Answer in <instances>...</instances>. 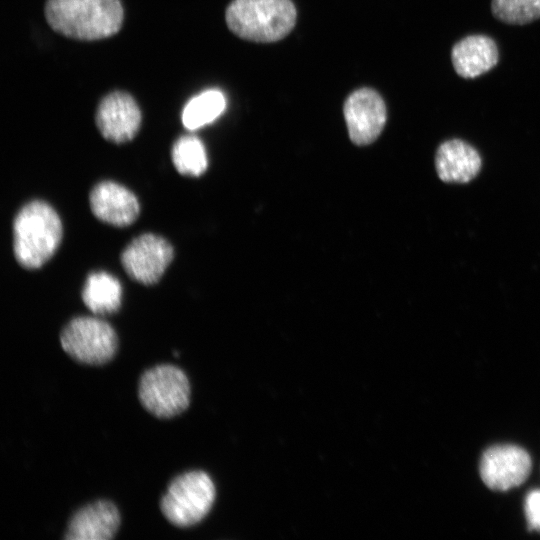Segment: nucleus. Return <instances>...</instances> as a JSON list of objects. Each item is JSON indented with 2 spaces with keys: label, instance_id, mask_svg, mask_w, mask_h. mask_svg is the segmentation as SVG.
I'll list each match as a JSON object with an SVG mask.
<instances>
[{
  "label": "nucleus",
  "instance_id": "nucleus-1",
  "mask_svg": "<svg viewBox=\"0 0 540 540\" xmlns=\"http://www.w3.org/2000/svg\"><path fill=\"white\" fill-rule=\"evenodd\" d=\"M44 13L54 31L85 41L115 35L124 18L120 0H47Z\"/></svg>",
  "mask_w": 540,
  "mask_h": 540
},
{
  "label": "nucleus",
  "instance_id": "nucleus-2",
  "mask_svg": "<svg viewBox=\"0 0 540 540\" xmlns=\"http://www.w3.org/2000/svg\"><path fill=\"white\" fill-rule=\"evenodd\" d=\"M62 223L48 203L35 200L17 213L13 223V250L17 262L37 269L52 258L62 239Z\"/></svg>",
  "mask_w": 540,
  "mask_h": 540
},
{
  "label": "nucleus",
  "instance_id": "nucleus-3",
  "mask_svg": "<svg viewBox=\"0 0 540 540\" xmlns=\"http://www.w3.org/2000/svg\"><path fill=\"white\" fill-rule=\"evenodd\" d=\"M296 17L291 0H233L225 13L231 32L260 43L283 39L294 28Z\"/></svg>",
  "mask_w": 540,
  "mask_h": 540
},
{
  "label": "nucleus",
  "instance_id": "nucleus-4",
  "mask_svg": "<svg viewBox=\"0 0 540 540\" xmlns=\"http://www.w3.org/2000/svg\"><path fill=\"white\" fill-rule=\"evenodd\" d=\"M216 497L210 476L193 470L176 476L160 499V510L174 526L190 527L202 521Z\"/></svg>",
  "mask_w": 540,
  "mask_h": 540
},
{
  "label": "nucleus",
  "instance_id": "nucleus-5",
  "mask_svg": "<svg viewBox=\"0 0 540 540\" xmlns=\"http://www.w3.org/2000/svg\"><path fill=\"white\" fill-rule=\"evenodd\" d=\"M190 383L186 373L172 364H159L142 373L138 398L143 408L160 419L183 413L190 404Z\"/></svg>",
  "mask_w": 540,
  "mask_h": 540
},
{
  "label": "nucleus",
  "instance_id": "nucleus-6",
  "mask_svg": "<svg viewBox=\"0 0 540 540\" xmlns=\"http://www.w3.org/2000/svg\"><path fill=\"white\" fill-rule=\"evenodd\" d=\"M60 344L76 362L99 366L114 358L118 337L114 328L97 315L77 316L62 329Z\"/></svg>",
  "mask_w": 540,
  "mask_h": 540
},
{
  "label": "nucleus",
  "instance_id": "nucleus-7",
  "mask_svg": "<svg viewBox=\"0 0 540 540\" xmlns=\"http://www.w3.org/2000/svg\"><path fill=\"white\" fill-rule=\"evenodd\" d=\"M174 249L163 237L145 233L134 238L122 251L121 264L130 278L156 284L172 262Z\"/></svg>",
  "mask_w": 540,
  "mask_h": 540
},
{
  "label": "nucleus",
  "instance_id": "nucleus-8",
  "mask_svg": "<svg viewBox=\"0 0 540 540\" xmlns=\"http://www.w3.org/2000/svg\"><path fill=\"white\" fill-rule=\"evenodd\" d=\"M350 140L359 146L373 143L381 134L387 118L381 95L371 88L352 92L343 106Z\"/></svg>",
  "mask_w": 540,
  "mask_h": 540
},
{
  "label": "nucleus",
  "instance_id": "nucleus-9",
  "mask_svg": "<svg viewBox=\"0 0 540 540\" xmlns=\"http://www.w3.org/2000/svg\"><path fill=\"white\" fill-rule=\"evenodd\" d=\"M531 471L529 454L514 445L488 448L480 461V475L487 487L506 491L521 485Z\"/></svg>",
  "mask_w": 540,
  "mask_h": 540
},
{
  "label": "nucleus",
  "instance_id": "nucleus-10",
  "mask_svg": "<svg viewBox=\"0 0 540 540\" xmlns=\"http://www.w3.org/2000/svg\"><path fill=\"white\" fill-rule=\"evenodd\" d=\"M95 120L98 130L106 140L120 144L136 136L142 115L138 104L129 93L114 91L100 101Z\"/></svg>",
  "mask_w": 540,
  "mask_h": 540
},
{
  "label": "nucleus",
  "instance_id": "nucleus-11",
  "mask_svg": "<svg viewBox=\"0 0 540 540\" xmlns=\"http://www.w3.org/2000/svg\"><path fill=\"white\" fill-rule=\"evenodd\" d=\"M89 203L96 218L116 227L131 225L140 212L135 194L113 181H103L94 186Z\"/></svg>",
  "mask_w": 540,
  "mask_h": 540
},
{
  "label": "nucleus",
  "instance_id": "nucleus-12",
  "mask_svg": "<svg viewBox=\"0 0 540 540\" xmlns=\"http://www.w3.org/2000/svg\"><path fill=\"white\" fill-rule=\"evenodd\" d=\"M121 523L117 506L109 500H97L77 510L68 522L67 540H110Z\"/></svg>",
  "mask_w": 540,
  "mask_h": 540
},
{
  "label": "nucleus",
  "instance_id": "nucleus-13",
  "mask_svg": "<svg viewBox=\"0 0 540 540\" xmlns=\"http://www.w3.org/2000/svg\"><path fill=\"white\" fill-rule=\"evenodd\" d=\"M481 163L477 150L460 139L443 142L435 155L438 177L446 183L471 181L478 175Z\"/></svg>",
  "mask_w": 540,
  "mask_h": 540
},
{
  "label": "nucleus",
  "instance_id": "nucleus-14",
  "mask_svg": "<svg viewBox=\"0 0 540 540\" xmlns=\"http://www.w3.org/2000/svg\"><path fill=\"white\" fill-rule=\"evenodd\" d=\"M495 41L486 35H469L456 42L451 50L455 72L465 78H476L490 71L498 63Z\"/></svg>",
  "mask_w": 540,
  "mask_h": 540
},
{
  "label": "nucleus",
  "instance_id": "nucleus-15",
  "mask_svg": "<svg viewBox=\"0 0 540 540\" xmlns=\"http://www.w3.org/2000/svg\"><path fill=\"white\" fill-rule=\"evenodd\" d=\"M121 299L122 286L116 277L105 271L88 275L82 289V300L94 315L116 313L120 309Z\"/></svg>",
  "mask_w": 540,
  "mask_h": 540
},
{
  "label": "nucleus",
  "instance_id": "nucleus-16",
  "mask_svg": "<svg viewBox=\"0 0 540 540\" xmlns=\"http://www.w3.org/2000/svg\"><path fill=\"white\" fill-rule=\"evenodd\" d=\"M223 93L210 89L192 98L184 107L182 123L188 130L199 129L216 120L225 110Z\"/></svg>",
  "mask_w": 540,
  "mask_h": 540
},
{
  "label": "nucleus",
  "instance_id": "nucleus-17",
  "mask_svg": "<svg viewBox=\"0 0 540 540\" xmlns=\"http://www.w3.org/2000/svg\"><path fill=\"white\" fill-rule=\"evenodd\" d=\"M171 158L176 170L186 176L198 177L208 166L205 147L194 135L178 138L172 147Z\"/></svg>",
  "mask_w": 540,
  "mask_h": 540
},
{
  "label": "nucleus",
  "instance_id": "nucleus-18",
  "mask_svg": "<svg viewBox=\"0 0 540 540\" xmlns=\"http://www.w3.org/2000/svg\"><path fill=\"white\" fill-rule=\"evenodd\" d=\"M491 11L501 22L524 25L540 19V0H492Z\"/></svg>",
  "mask_w": 540,
  "mask_h": 540
},
{
  "label": "nucleus",
  "instance_id": "nucleus-19",
  "mask_svg": "<svg viewBox=\"0 0 540 540\" xmlns=\"http://www.w3.org/2000/svg\"><path fill=\"white\" fill-rule=\"evenodd\" d=\"M524 510L529 528L540 531V490H532L527 494Z\"/></svg>",
  "mask_w": 540,
  "mask_h": 540
}]
</instances>
